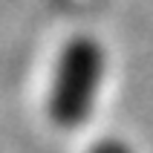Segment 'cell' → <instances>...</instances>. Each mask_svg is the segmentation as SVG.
I'll return each instance as SVG.
<instances>
[{"label": "cell", "instance_id": "6da1fadb", "mask_svg": "<svg viewBox=\"0 0 153 153\" xmlns=\"http://www.w3.org/2000/svg\"><path fill=\"white\" fill-rule=\"evenodd\" d=\"M104 72H107V55L95 38L75 35L64 43L55 61L46 98V113L55 127L75 130L90 119L98 98V87L104 84Z\"/></svg>", "mask_w": 153, "mask_h": 153}, {"label": "cell", "instance_id": "7a4b0ae2", "mask_svg": "<svg viewBox=\"0 0 153 153\" xmlns=\"http://www.w3.org/2000/svg\"><path fill=\"white\" fill-rule=\"evenodd\" d=\"M90 153H133V147H130L127 142L116 139V136H107V139H101V142H95V145L90 147Z\"/></svg>", "mask_w": 153, "mask_h": 153}]
</instances>
